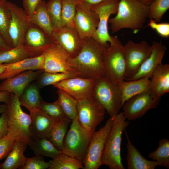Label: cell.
<instances>
[{"label":"cell","instance_id":"37","mask_svg":"<svg viewBox=\"0 0 169 169\" xmlns=\"http://www.w3.org/2000/svg\"><path fill=\"white\" fill-rule=\"evenodd\" d=\"M39 108L57 121H61L68 117L64 111L58 99L52 103L47 102L42 99Z\"/></svg>","mask_w":169,"mask_h":169},{"label":"cell","instance_id":"4","mask_svg":"<svg viewBox=\"0 0 169 169\" xmlns=\"http://www.w3.org/2000/svg\"><path fill=\"white\" fill-rule=\"evenodd\" d=\"M19 97L11 93L6 111L8 117V135L15 141H20L28 145L32 140L31 118L22 110Z\"/></svg>","mask_w":169,"mask_h":169},{"label":"cell","instance_id":"14","mask_svg":"<svg viewBox=\"0 0 169 169\" xmlns=\"http://www.w3.org/2000/svg\"><path fill=\"white\" fill-rule=\"evenodd\" d=\"M91 6L79 0L76 5L74 27L83 39L92 37L98 25V15Z\"/></svg>","mask_w":169,"mask_h":169},{"label":"cell","instance_id":"8","mask_svg":"<svg viewBox=\"0 0 169 169\" xmlns=\"http://www.w3.org/2000/svg\"><path fill=\"white\" fill-rule=\"evenodd\" d=\"M119 1L105 0L91 6L99 18L97 28L92 37L105 48L108 47L112 41V36L108 32V23L110 16L116 14Z\"/></svg>","mask_w":169,"mask_h":169},{"label":"cell","instance_id":"7","mask_svg":"<svg viewBox=\"0 0 169 169\" xmlns=\"http://www.w3.org/2000/svg\"><path fill=\"white\" fill-rule=\"evenodd\" d=\"M93 133L84 128L76 117L64 137L62 152L83 163Z\"/></svg>","mask_w":169,"mask_h":169},{"label":"cell","instance_id":"30","mask_svg":"<svg viewBox=\"0 0 169 169\" xmlns=\"http://www.w3.org/2000/svg\"><path fill=\"white\" fill-rule=\"evenodd\" d=\"M28 145L35 156L43 157L46 156L52 158L62 152L56 149L46 137L33 139Z\"/></svg>","mask_w":169,"mask_h":169},{"label":"cell","instance_id":"51","mask_svg":"<svg viewBox=\"0 0 169 169\" xmlns=\"http://www.w3.org/2000/svg\"><path fill=\"white\" fill-rule=\"evenodd\" d=\"M153 0H142L141 2L145 4L148 6Z\"/></svg>","mask_w":169,"mask_h":169},{"label":"cell","instance_id":"25","mask_svg":"<svg viewBox=\"0 0 169 169\" xmlns=\"http://www.w3.org/2000/svg\"><path fill=\"white\" fill-rule=\"evenodd\" d=\"M56 44L54 40L41 29L31 23L25 35L24 44L33 48L46 49Z\"/></svg>","mask_w":169,"mask_h":169},{"label":"cell","instance_id":"28","mask_svg":"<svg viewBox=\"0 0 169 169\" xmlns=\"http://www.w3.org/2000/svg\"><path fill=\"white\" fill-rule=\"evenodd\" d=\"M29 18L31 23L38 27L52 38L53 29L44 1L41 0L34 13Z\"/></svg>","mask_w":169,"mask_h":169},{"label":"cell","instance_id":"41","mask_svg":"<svg viewBox=\"0 0 169 169\" xmlns=\"http://www.w3.org/2000/svg\"><path fill=\"white\" fill-rule=\"evenodd\" d=\"M50 163L44 161L43 157L35 156L27 158L24 165L21 169H46L49 167Z\"/></svg>","mask_w":169,"mask_h":169},{"label":"cell","instance_id":"39","mask_svg":"<svg viewBox=\"0 0 169 169\" xmlns=\"http://www.w3.org/2000/svg\"><path fill=\"white\" fill-rule=\"evenodd\" d=\"M62 0H49L46 3L48 13L53 31L62 27L61 15Z\"/></svg>","mask_w":169,"mask_h":169},{"label":"cell","instance_id":"15","mask_svg":"<svg viewBox=\"0 0 169 169\" xmlns=\"http://www.w3.org/2000/svg\"><path fill=\"white\" fill-rule=\"evenodd\" d=\"M95 79L76 76L64 79L53 86L61 89L78 101L92 99Z\"/></svg>","mask_w":169,"mask_h":169},{"label":"cell","instance_id":"43","mask_svg":"<svg viewBox=\"0 0 169 169\" xmlns=\"http://www.w3.org/2000/svg\"><path fill=\"white\" fill-rule=\"evenodd\" d=\"M147 26L155 30L160 36L165 38L169 37V23H158L152 19H150Z\"/></svg>","mask_w":169,"mask_h":169},{"label":"cell","instance_id":"42","mask_svg":"<svg viewBox=\"0 0 169 169\" xmlns=\"http://www.w3.org/2000/svg\"><path fill=\"white\" fill-rule=\"evenodd\" d=\"M16 141L8 134L0 139V160L7 157Z\"/></svg>","mask_w":169,"mask_h":169},{"label":"cell","instance_id":"22","mask_svg":"<svg viewBox=\"0 0 169 169\" xmlns=\"http://www.w3.org/2000/svg\"><path fill=\"white\" fill-rule=\"evenodd\" d=\"M29 112L31 118L32 139L46 137L51 131L57 121L39 109Z\"/></svg>","mask_w":169,"mask_h":169},{"label":"cell","instance_id":"9","mask_svg":"<svg viewBox=\"0 0 169 169\" xmlns=\"http://www.w3.org/2000/svg\"><path fill=\"white\" fill-rule=\"evenodd\" d=\"M113 121V118L110 117L103 126L93 133L83 162L84 169H97L102 165V155Z\"/></svg>","mask_w":169,"mask_h":169},{"label":"cell","instance_id":"50","mask_svg":"<svg viewBox=\"0 0 169 169\" xmlns=\"http://www.w3.org/2000/svg\"><path fill=\"white\" fill-rule=\"evenodd\" d=\"M6 104H1L0 105V113H2L6 110Z\"/></svg>","mask_w":169,"mask_h":169},{"label":"cell","instance_id":"23","mask_svg":"<svg viewBox=\"0 0 169 169\" xmlns=\"http://www.w3.org/2000/svg\"><path fill=\"white\" fill-rule=\"evenodd\" d=\"M45 50L30 47L24 44L18 45L8 50L0 51V63H13L36 57L43 54Z\"/></svg>","mask_w":169,"mask_h":169},{"label":"cell","instance_id":"33","mask_svg":"<svg viewBox=\"0 0 169 169\" xmlns=\"http://www.w3.org/2000/svg\"><path fill=\"white\" fill-rule=\"evenodd\" d=\"M78 76L80 75L78 74L52 73L44 71L36 79L35 83L40 89L49 85H53L65 79Z\"/></svg>","mask_w":169,"mask_h":169},{"label":"cell","instance_id":"52","mask_svg":"<svg viewBox=\"0 0 169 169\" xmlns=\"http://www.w3.org/2000/svg\"><path fill=\"white\" fill-rule=\"evenodd\" d=\"M140 0V1H142V0Z\"/></svg>","mask_w":169,"mask_h":169},{"label":"cell","instance_id":"5","mask_svg":"<svg viewBox=\"0 0 169 169\" xmlns=\"http://www.w3.org/2000/svg\"><path fill=\"white\" fill-rule=\"evenodd\" d=\"M103 63L105 76L116 84L125 80L126 65L123 53V45L117 36H112L109 46L105 48Z\"/></svg>","mask_w":169,"mask_h":169},{"label":"cell","instance_id":"32","mask_svg":"<svg viewBox=\"0 0 169 169\" xmlns=\"http://www.w3.org/2000/svg\"><path fill=\"white\" fill-rule=\"evenodd\" d=\"M49 169H84L83 163L63 152L57 155L49 161Z\"/></svg>","mask_w":169,"mask_h":169},{"label":"cell","instance_id":"27","mask_svg":"<svg viewBox=\"0 0 169 169\" xmlns=\"http://www.w3.org/2000/svg\"><path fill=\"white\" fill-rule=\"evenodd\" d=\"M27 145L21 141H16L5 161L0 164V169H21L24 165L27 159L24 153Z\"/></svg>","mask_w":169,"mask_h":169},{"label":"cell","instance_id":"1","mask_svg":"<svg viewBox=\"0 0 169 169\" xmlns=\"http://www.w3.org/2000/svg\"><path fill=\"white\" fill-rule=\"evenodd\" d=\"M104 48L92 37L84 38L79 53L74 57H69L68 62L81 77L96 79L105 77L103 63Z\"/></svg>","mask_w":169,"mask_h":169},{"label":"cell","instance_id":"44","mask_svg":"<svg viewBox=\"0 0 169 169\" xmlns=\"http://www.w3.org/2000/svg\"><path fill=\"white\" fill-rule=\"evenodd\" d=\"M41 0H23L24 10L29 16L32 15Z\"/></svg>","mask_w":169,"mask_h":169},{"label":"cell","instance_id":"19","mask_svg":"<svg viewBox=\"0 0 169 169\" xmlns=\"http://www.w3.org/2000/svg\"><path fill=\"white\" fill-rule=\"evenodd\" d=\"M151 46L152 50L149 57L142 64L137 73L127 81L135 80L148 76L151 78L156 67L161 65L162 60L167 48L161 41H154Z\"/></svg>","mask_w":169,"mask_h":169},{"label":"cell","instance_id":"31","mask_svg":"<svg viewBox=\"0 0 169 169\" xmlns=\"http://www.w3.org/2000/svg\"><path fill=\"white\" fill-rule=\"evenodd\" d=\"M71 121L72 120L68 117L57 121L51 131L46 136L59 150L63 151L64 139L69 124Z\"/></svg>","mask_w":169,"mask_h":169},{"label":"cell","instance_id":"36","mask_svg":"<svg viewBox=\"0 0 169 169\" xmlns=\"http://www.w3.org/2000/svg\"><path fill=\"white\" fill-rule=\"evenodd\" d=\"M79 0H62L61 27H74L76 5Z\"/></svg>","mask_w":169,"mask_h":169},{"label":"cell","instance_id":"2","mask_svg":"<svg viewBox=\"0 0 169 169\" xmlns=\"http://www.w3.org/2000/svg\"><path fill=\"white\" fill-rule=\"evenodd\" d=\"M149 18L148 6L139 0H120L114 17L109 18L111 33L129 28L136 33L142 28Z\"/></svg>","mask_w":169,"mask_h":169},{"label":"cell","instance_id":"34","mask_svg":"<svg viewBox=\"0 0 169 169\" xmlns=\"http://www.w3.org/2000/svg\"><path fill=\"white\" fill-rule=\"evenodd\" d=\"M158 147L155 151L149 153L148 156L155 161L158 166L169 168V140L167 138L160 140Z\"/></svg>","mask_w":169,"mask_h":169},{"label":"cell","instance_id":"10","mask_svg":"<svg viewBox=\"0 0 169 169\" xmlns=\"http://www.w3.org/2000/svg\"><path fill=\"white\" fill-rule=\"evenodd\" d=\"M151 46L146 41L136 43L128 41L123 45V53L126 65V80L132 77L150 55Z\"/></svg>","mask_w":169,"mask_h":169},{"label":"cell","instance_id":"11","mask_svg":"<svg viewBox=\"0 0 169 169\" xmlns=\"http://www.w3.org/2000/svg\"><path fill=\"white\" fill-rule=\"evenodd\" d=\"M105 110L92 99L78 101L76 117L84 128L93 133L104 119Z\"/></svg>","mask_w":169,"mask_h":169},{"label":"cell","instance_id":"24","mask_svg":"<svg viewBox=\"0 0 169 169\" xmlns=\"http://www.w3.org/2000/svg\"><path fill=\"white\" fill-rule=\"evenodd\" d=\"M126 138L127 154L126 158L128 169H154L158 166L155 161L145 158L130 141L125 129L124 131Z\"/></svg>","mask_w":169,"mask_h":169},{"label":"cell","instance_id":"38","mask_svg":"<svg viewBox=\"0 0 169 169\" xmlns=\"http://www.w3.org/2000/svg\"><path fill=\"white\" fill-rule=\"evenodd\" d=\"M10 13L7 0H0V35L13 48L9 34Z\"/></svg>","mask_w":169,"mask_h":169},{"label":"cell","instance_id":"45","mask_svg":"<svg viewBox=\"0 0 169 169\" xmlns=\"http://www.w3.org/2000/svg\"><path fill=\"white\" fill-rule=\"evenodd\" d=\"M7 113L4 111L0 117V139L7 136L8 132Z\"/></svg>","mask_w":169,"mask_h":169},{"label":"cell","instance_id":"49","mask_svg":"<svg viewBox=\"0 0 169 169\" xmlns=\"http://www.w3.org/2000/svg\"><path fill=\"white\" fill-rule=\"evenodd\" d=\"M6 64L0 63V75L4 72L7 68Z\"/></svg>","mask_w":169,"mask_h":169},{"label":"cell","instance_id":"48","mask_svg":"<svg viewBox=\"0 0 169 169\" xmlns=\"http://www.w3.org/2000/svg\"><path fill=\"white\" fill-rule=\"evenodd\" d=\"M80 1L86 3L91 5H94L105 0H79Z\"/></svg>","mask_w":169,"mask_h":169},{"label":"cell","instance_id":"21","mask_svg":"<svg viewBox=\"0 0 169 169\" xmlns=\"http://www.w3.org/2000/svg\"><path fill=\"white\" fill-rule=\"evenodd\" d=\"M151 78L150 92L152 97H161L169 92V64L158 66L153 72Z\"/></svg>","mask_w":169,"mask_h":169},{"label":"cell","instance_id":"40","mask_svg":"<svg viewBox=\"0 0 169 169\" xmlns=\"http://www.w3.org/2000/svg\"><path fill=\"white\" fill-rule=\"evenodd\" d=\"M148 7L149 18L159 22L169 8V0H153Z\"/></svg>","mask_w":169,"mask_h":169},{"label":"cell","instance_id":"35","mask_svg":"<svg viewBox=\"0 0 169 169\" xmlns=\"http://www.w3.org/2000/svg\"><path fill=\"white\" fill-rule=\"evenodd\" d=\"M57 89L58 99L67 116L72 120L76 116L78 101L64 91Z\"/></svg>","mask_w":169,"mask_h":169},{"label":"cell","instance_id":"12","mask_svg":"<svg viewBox=\"0 0 169 169\" xmlns=\"http://www.w3.org/2000/svg\"><path fill=\"white\" fill-rule=\"evenodd\" d=\"M10 13L9 34L12 46L24 44L25 34L31 23L23 9L8 1Z\"/></svg>","mask_w":169,"mask_h":169},{"label":"cell","instance_id":"47","mask_svg":"<svg viewBox=\"0 0 169 169\" xmlns=\"http://www.w3.org/2000/svg\"><path fill=\"white\" fill-rule=\"evenodd\" d=\"M12 48L0 35V51L8 50Z\"/></svg>","mask_w":169,"mask_h":169},{"label":"cell","instance_id":"26","mask_svg":"<svg viewBox=\"0 0 169 169\" xmlns=\"http://www.w3.org/2000/svg\"><path fill=\"white\" fill-rule=\"evenodd\" d=\"M145 76L139 79L122 81L118 85L122 95L121 107L126 101L139 93L150 91L151 80Z\"/></svg>","mask_w":169,"mask_h":169},{"label":"cell","instance_id":"6","mask_svg":"<svg viewBox=\"0 0 169 169\" xmlns=\"http://www.w3.org/2000/svg\"><path fill=\"white\" fill-rule=\"evenodd\" d=\"M92 99L112 118L121 107L122 95L118 85L111 82L106 76L95 79Z\"/></svg>","mask_w":169,"mask_h":169},{"label":"cell","instance_id":"13","mask_svg":"<svg viewBox=\"0 0 169 169\" xmlns=\"http://www.w3.org/2000/svg\"><path fill=\"white\" fill-rule=\"evenodd\" d=\"M161 98L152 97L150 91L139 93L125 101L122 106L123 112L129 120L141 118L150 109L156 108Z\"/></svg>","mask_w":169,"mask_h":169},{"label":"cell","instance_id":"20","mask_svg":"<svg viewBox=\"0 0 169 169\" xmlns=\"http://www.w3.org/2000/svg\"><path fill=\"white\" fill-rule=\"evenodd\" d=\"M44 57L43 54L38 56L7 64V68L0 75V80L13 77L28 70H44Z\"/></svg>","mask_w":169,"mask_h":169},{"label":"cell","instance_id":"3","mask_svg":"<svg viewBox=\"0 0 169 169\" xmlns=\"http://www.w3.org/2000/svg\"><path fill=\"white\" fill-rule=\"evenodd\" d=\"M123 112L118 113L113 118L112 125L105 142L101 156L102 165L110 169H124L121 154L122 136L128 126V121Z\"/></svg>","mask_w":169,"mask_h":169},{"label":"cell","instance_id":"18","mask_svg":"<svg viewBox=\"0 0 169 169\" xmlns=\"http://www.w3.org/2000/svg\"><path fill=\"white\" fill-rule=\"evenodd\" d=\"M44 71L43 69L26 71L6 79L0 84V91H7L19 97L26 87L35 80Z\"/></svg>","mask_w":169,"mask_h":169},{"label":"cell","instance_id":"29","mask_svg":"<svg viewBox=\"0 0 169 169\" xmlns=\"http://www.w3.org/2000/svg\"><path fill=\"white\" fill-rule=\"evenodd\" d=\"M39 89L35 83L30 84L19 97L21 106L24 107L29 111L39 109L42 100Z\"/></svg>","mask_w":169,"mask_h":169},{"label":"cell","instance_id":"46","mask_svg":"<svg viewBox=\"0 0 169 169\" xmlns=\"http://www.w3.org/2000/svg\"><path fill=\"white\" fill-rule=\"evenodd\" d=\"M11 93L5 91H0V102H3L7 104L10 98Z\"/></svg>","mask_w":169,"mask_h":169},{"label":"cell","instance_id":"17","mask_svg":"<svg viewBox=\"0 0 169 169\" xmlns=\"http://www.w3.org/2000/svg\"><path fill=\"white\" fill-rule=\"evenodd\" d=\"M44 71L52 73L78 74V72L67 61L68 54L60 46L54 44L44 52Z\"/></svg>","mask_w":169,"mask_h":169},{"label":"cell","instance_id":"16","mask_svg":"<svg viewBox=\"0 0 169 169\" xmlns=\"http://www.w3.org/2000/svg\"><path fill=\"white\" fill-rule=\"evenodd\" d=\"M52 38L69 58L76 56L81 50L84 43V39L74 27H63L54 30Z\"/></svg>","mask_w":169,"mask_h":169}]
</instances>
